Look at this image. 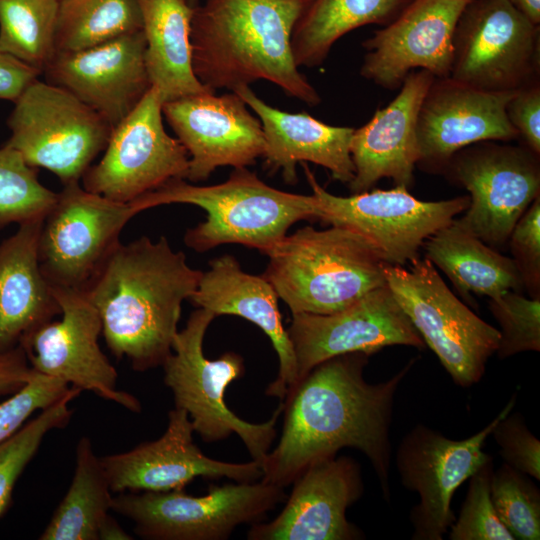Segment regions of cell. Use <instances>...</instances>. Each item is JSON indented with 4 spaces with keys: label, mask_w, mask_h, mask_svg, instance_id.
Wrapping results in <instances>:
<instances>
[{
    "label": "cell",
    "mask_w": 540,
    "mask_h": 540,
    "mask_svg": "<svg viewBox=\"0 0 540 540\" xmlns=\"http://www.w3.org/2000/svg\"><path fill=\"white\" fill-rule=\"evenodd\" d=\"M514 393L482 430L461 440L445 437L424 424L415 425L398 445L395 462L402 485L420 501L410 513L413 540H442L455 516L451 500L457 488L492 456L483 446L496 424L516 403Z\"/></svg>",
    "instance_id": "14"
},
{
    "label": "cell",
    "mask_w": 540,
    "mask_h": 540,
    "mask_svg": "<svg viewBox=\"0 0 540 540\" xmlns=\"http://www.w3.org/2000/svg\"><path fill=\"white\" fill-rule=\"evenodd\" d=\"M412 1L310 0L291 36L296 65H321L342 36L367 24L387 25Z\"/></svg>",
    "instance_id": "30"
},
{
    "label": "cell",
    "mask_w": 540,
    "mask_h": 540,
    "mask_svg": "<svg viewBox=\"0 0 540 540\" xmlns=\"http://www.w3.org/2000/svg\"><path fill=\"white\" fill-rule=\"evenodd\" d=\"M135 215L129 203L90 192L80 182L64 185L38 242L40 268L51 288L85 292Z\"/></svg>",
    "instance_id": "13"
},
{
    "label": "cell",
    "mask_w": 540,
    "mask_h": 540,
    "mask_svg": "<svg viewBox=\"0 0 540 540\" xmlns=\"http://www.w3.org/2000/svg\"><path fill=\"white\" fill-rule=\"evenodd\" d=\"M280 514L252 524L248 540H356L361 530L346 517L363 494L359 464L334 456L307 467L292 483Z\"/></svg>",
    "instance_id": "23"
},
{
    "label": "cell",
    "mask_w": 540,
    "mask_h": 540,
    "mask_svg": "<svg viewBox=\"0 0 540 540\" xmlns=\"http://www.w3.org/2000/svg\"><path fill=\"white\" fill-rule=\"evenodd\" d=\"M489 309L497 320L500 359L527 351H540V297H525L521 292L506 291L489 298Z\"/></svg>",
    "instance_id": "37"
},
{
    "label": "cell",
    "mask_w": 540,
    "mask_h": 540,
    "mask_svg": "<svg viewBox=\"0 0 540 540\" xmlns=\"http://www.w3.org/2000/svg\"><path fill=\"white\" fill-rule=\"evenodd\" d=\"M162 113L189 156L185 180L201 182L218 167L242 168L263 156L262 124L234 92H205L163 103Z\"/></svg>",
    "instance_id": "18"
},
{
    "label": "cell",
    "mask_w": 540,
    "mask_h": 540,
    "mask_svg": "<svg viewBox=\"0 0 540 540\" xmlns=\"http://www.w3.org/2000/svg\"><path fill=\"white\" fill-rule=\"evenodd\" d=\"M44 217L19 224L0 243V352L21 345L61 308L39 264Z\"/></svg>",
    "instance_id": "27"
},
{
    "label": "cell",
    "mask_w": 540,
    "mask_h": 540,
    "mask_svg": "<svg viewBox=\"0 0 540 540\" xmlns=\"http://www.w3.org/2000/svg\"><path fill=\"white\" fill-rule=\"evenodd\" d=\"M264 255L262 274L292 314H331L387 284L385 261L361 234L312 226L285 235Z\"/></svg>",
    "instance_id": "5"
},
{
    "label": "cell",
    "mask_w": 540,
    "mask_h": 540,
    "mask_svg": "<svg viewBox=\"0 0 540 540\" xmlns=\"http://www.w3.org/2000/svg\"><path fill=\"white\" fill-rule=\"evenodd\" d=\"M140 30L137 0H58L56 51L83 50Z\"/></svg>",
    "instance_id": "32"
},
{
    "label": "cell",
    "mask_w": 540,
    "mask_h": 540,
    "mask_svg": "<svg viewBox=\"0 0 540 540\" xmlns=\"http://www.w3.org/2000/svg\"><path fill=\"white\" fill-rule=\"evenodd\" d=\"M506 114L523 145L540 155V81L515 90L507 102Z\"/></svg>",
    "instance_id": "42"
},
{
    "label": "cell",
    "mask_w": 540,
    "mask_h": 540,
    "mask_svg": "<svg viewBox=\"0 0 540 540\" xmlns=\"http://www.w3.org/2000/svg\"><path fill=\"white\" fill-rule=\"evenodd\" d=\"M185 2L193 8L200 4V0H185Z\"/></svg>",
    "instance_id": "47"
},
{
    "label": "cell",
    "mask_w": 540,
    "mask_h": 540,
    "mask_svg": "<svg viewBox=\"0 0 540 540\" xmlns=\"http://www.w3.org/2000/svg\"><path fill=\"white\" fill-rule=\"evenodd\" d=\"M133 537L129 535L122 526L109 514L102 523L98 540H131Z\"/></svg>",
    "instance_id": "45"
},
{
    "label": "cell",
    "mask_w": 540,
    "mask_h": 540,
    "mask_svg": "<svg viewBox=\"0 0 540 540\" xmlns=\"http://www.w3.org/2000/svg\"><path fill=\"white\" fill-rule=\"evenodd\" d=\"M202 273L164 236L120 242L85 290L111 353L126 358L135 371L162 366L172 352L182 303Z\"/></svg>",
    "instance_id": "2"
},
{
    "label": "cell",
    "mask_w": 540,
    "mask_h": 540,
    "mask_svg": "<svg viewBox=\"0 0 540 540\" xmlns=\"http://www.w3.org/2000/svg\"><path fill=\"white\" fill-rule=\"evenodd\" d=\"M69 389L64 380L35 371L24 386L0 403V443L17 432L36 410L53 405Z\"/></svg>",
    "instance_id": "39"
},
{
    "label": "cell",
    "mask_w": 540,
    "mask_h": 540,
    "mask_svg": "<svg viewBox=\"0 0 540 540\" xmlns=\"http://www.w3.org/2000/svg\"><path fill=\"white\" fill-rule=\"evenodd\" d=\"M286 330L297 382L316 365L338 355L362 352L371 356L387 346H426L387 284L331 314H292Z\"/></svg>",
    "instance_id": "17"
},
{
    "label": "cell",
    "mask_w": 540,
    "mask_h": 540,
    "mask_svg": "<svg viewBox=\"0 0 540 540\" xmlns=\"http://www.w3.org/2000/svg\"><path fill=\"white\" fill-rule=\"evenodd\" d=\"M257 115L265 137L264 166L282 171L285 183H297L298 162H311L330 171L332 179L349 184L355 174L350 154L354 128L328 125L311 115L289 113L268 105L247 85L232 90Z\"/></svg>",
    "instance_id": "26"
},
{
    "label": "cell",
    "mask_w": 540,
    "mask_h": 540,
    "mask_svg": "<svg viewBox=\"0 0 540 540\" xmlns=\"http://www.w3.org/2000/svg\"><path fill=\"white\" fill-rule=\"evenodd\" d=\"M58 0H0V51L41 73L56 52Z\"/></svg>",
    "instance_id": "33"
},
{
    "label": "cell",
    "mask_w": 540,
    "mask_h": 540,
    "mask_svg": "<svg viewBox=\"0 0 540 540\" xmlns=\"http://www.w3.org/2000/svg\"><path fill=\"white\" fill-rule=\"evenodd\" d=\"M111 492L91 440L81 437L69 489L39 539L98 540L100 527L112 510Z\"/></svg>",
    "instance_id": "31"
},
{
    "label": "cell",
    "mask_w": 540,
    "mask_h": 540,
    "mask_svg": "<svg viewBox=\"0 0 540 540\" xmlns=\"http://www.w3.org/2000/svg\"><path fill=\"white\" fill-rule=\"evenodd\" d=\"M514 91H488L451 77L435 78L418 113L417 165L441 172L449 159L467 146L518 139L506 114Z\"/></svg>",
    "instance_id": "21"
},
{
    "label": "cell",
    "mask_w": 540,
    "mask_h": 540,
    "mask_svg": "<svg viewBox=\"0 0 540 540\" xmlns=\"http://www.w3.org/2000/svg\"><path fill=\"white\" fill-rule=\"evenodd\" d=\"M4 144L34 168H45L63 185L80 182L106 148L113 128L65 89L36 79L14 102Z\"/></svg>",
    "instance_id": "9"
},
{
    "label": "cell",
    "mask_w": 540,
    "mask_h": 540,
    "mask_svg": "<svg viewBox=\"0 0 540 540\" xmlns=\"http://www.w3.org/2000/svg\"><path fill=\"white\" fill-rule=\"evenodd\" d=\"M384 273L397 303L454 383L479 382L497 351L499 330L461 302L426 258L408 268L386 264Z\"/></svg>",
    "instance_id": "7"
},
{
    "label": "cell",
    "mask_w": 540,
    "mask_h": 540,
    "mask_svg": "<svg viewBox=\"0 0 540 540\" xmlns=\"http://www.w3.org/2000/svg\"><path fill=\"white\" fill-rule=\"evenodd\" d=\"M137 1L146 42V70L163 103L212 92L200 83L192 67L190 31L194 8L185 0Z\"/></svg>",
    "instance_id": "28"
},
{
    "label": "cell",
    "mask_w": 540,
    "mask_h": 540,
    "mask_svg": "<svg viewBox=\"0 0 540 540\" xmlns=\"http://www.w3.org/2000/svg\"><path fill=\"white\" fill-rule=\"evenodd\" d=\"M302 166L318 202V220L361 234L389 265L405 267L418 259L425 240L449 225L470 202L469 196L421 201L401 186L337 196L318 183L306 162Z\"/></svg>",
    "instance_id": "10"
},
{
    "label": "cell",
    "mask_w": 540,
    "mask_h": 540,
    "mask_svg": "<svg viewBox=\"0 0 540 540\" xmlns=\"http://www.w3.org/2000/svg\"><path fill=\"white\" fill-rule=\"evenodd\" d=\"M163 101L151 87L113 128L101 160L81 178L86 190L130 203L173 179H185L189 156L163 125Z\"/></svg>",
    "instance_id": "15"
},
{
    "label": "cell",
    "mask_w": 540,
    "mask_h": 540,
    "mask_svg": "<svg viewBox=\"0 0 540 540\" xmlns=\"http://www.w3.org/2000/svg\"><path fill=\"white\" fill-rule=\"evenodd\" d=\"M425 257L440 269L462 297H496L522 292L524 282L515 261L459 226L454 220L423 243Z\"/></svg>",
    "instance_id": "29"
},
{
    "label": "cell",
    "mask_w": 540,
    "mask_h": 540,
    "mask_svg": "<svg viewBox=\"0 0 540 540\" xmlns=\"http://www.w3.org/2000/svg\"><path fill=\"white\" fill-rule=\"evenodd\" d=\"M540 28L508 0H470L453 37L451 78L488 91L539 79Z\"/></svg>",
    "instance_id": "12"
},
{
    "label": "cell",
    "mask_w": 540,
    "mask_h": 540,
    "mask_svg": "<svg viewBox=\"0 0 540 540\" xmlns=\"http://www.w3.org/2000/svg\"><path fill=\"white\" fill-rule=\"evenodd\" d=\"M508 242L531 297H540V195L514 225Z\"/></svg>",
    "instance_id": "41"
},
{
    "label": "cell",
    "mask_w": 540,
    "mask_h": 540,
    "mask_svg": "<svg viewBox=\"0 0 540 540\" xmlns=\"http://www.w3.org/2000/svg\"><path fill=\"white\" fill-rule=\"evenodd\" d=\"M533 23H540V0H508Z\"/></svg>",
    "instance_id": "46"
},
{
    "label": "cell",
    "mask_w": 540,
    "mask_h": 540,
    "mask_svg": "<svg viewBox=\"0 0 540 540\" xmlns=\"http://www.w3.org/2000/svg\"><path fill=\"white\" fill-rule=\"evenodd\" d=\"M490 496L514 539H540V491L528 475L503 463L493 471Z\"/></svg>",
    "instance_id": "36"
},
{
    "label": "cell",
    "mask_w": 540,
    "mask_h": 540,
    "mask_svg": "<svg viewBox=\"0 0 540 540\" xmlns=\"http://www.w3.org/2000/svg\"><path fill=\"white\" fill-rule=\"evenodd\" d=\"M434 79L426 70L412 71L397 96L365 125L354 129L350 154L355 174L348 184L352 194L370 190L382 178L408 190L412 186L419 158L418 113Z\"/></svg>",
    "instance_id": "24"
},
{
    "label": "cell",
    "mask_w": 540,
    "mask_h": 540,
    "mask_svg": "<svg viewBox=\"0 0 540 540\" xmlns=\"http://www.w3.org/2000/svg\"><path fill=\"white\" fill-rule=\"evenodd\" d=\"M142 30L78 51H56L43 72L114 128L152 87Z\"/></svg>",
    "instance_id": "22"
},
{
    "label": "cell",
    "mask_w": 540,
    "mask_h": 540,
    "mask_svg": "<svg viewBox=\"0 0 540 540\" xmlns=\"http://www.w3.org/2000/svg\"><path fill=\"white\" fill-rule=\"evenodd\" d=\"M215 314L197 308L178 331L172 352L162 364L164 383L172 391L175 407L186 411L194 432L204 442L225 440L238 435L252 460L260 465L271 450L276 437V424L283 411L280 402L270 419L250 423L233 413L225 403V390L245 372L243 358L226 352L218 359L204 356L203 340Z\"/></svg>",
    "instance_id": "6"
},
{
    "label": "cell",
    "mask_w": 540,
    "mask_h": 540,
    "mask_svg": "<svg viewBox=\"0 0 540 540\" xmlns=\"http://www.w3.org/2000/svg\"><path fill=\"white\" fill-rule=\"evenodd\" d=\"M41 72L0 51V99L15 102Z\"/></svg>",
    "instance_id": "43"
},
{
    "label": "cell",
    "mask_w": 540,
    "mask_h": 540,
    "mask_svg": "<svg viewBox=\"0 0 540 540\" xmlns=\"http://www.w3.org/2000/svg\"><path fill=\"white\" fill-rule=\"evenodd\" d=\"M470 0H413L393 21L363 41L360 74L387 89L400 88L415 69L450 76L453 37Z\"/></svg>",
    "instance_id": "19"
},
{
    "label": "cell",
    "mask_w": 540,
    "mask_h": 540,
    "mask_svg": "<svg viewBox=\"0 0 540 540\" xmlns=\"http://www.w3.org/2000/svg\"><path fill=\"white\" fill-rule=\"evenodd\" d=\"M80 393L79 388L70 386L60 400L0 443V516L10 506L17 479L37 453L46 434L68 425L73 414L69 403Z\"/></svg>",
    "instance_id": "34"
},
{
    "label": "cell",
    "mask_w": 540,
    "mask_h": 540,
    "mask_svg": "<svg viewBox=\"0 0 540 540\" xmlns=\"http://www.w3.org/2000/svg\"><path fill=\"white\" fill-rule=\"evenodd\" d=\"M310 0H205L193 9L192 67L212 92L267 80L309 106L321 102L292 53L293 28Z\"/></svg>",
    "instance_id": "3"
},
{
    "label": "cell",
    "mask_w": 540,
    "mask_h": 540,
    "mask_svg": "<svg viewBox=\"0 0 540 540\" xmlns=\"http://www.w3.org/2000/svg\"><path fill=\"white\" fill-rule=\"evenodd\" d=\"M171 203L192 204L206 211L205 221L184 235L186 246L199 253L235 243L264 255L297 221L318 219L320 214L313 194L271 187L247 167L234 168L226 181L210 186L173 179L129 205L138 214Z\"/></svg>",
    "instance_id": "4"
},
{
    "label": "cell",
    "mask_w": 540,
    "mask_h": 540,
    "mask_svg": "<svg viewBox=\"0 0 540 540\" xmlns=\"http://www.w3.org/2000/svg\"><path fill=\"white\" fill-rule=\"evenodd\" d=\"M370 355L355 352L327 359L300 379L281 401L279 442L261 463L262 480L285 488L310 465L342 448L371 462L384 499L390 501V427L396 391L413 366L409 361L386 381L369 383Z\"/></svg>",
    "instance_id": "1"
},
{
    "label": "cell",
    "mask_w": 540,
    "mask_h": 540,
    "mask_svg": "<svg viewBox=\"0 0 540 540\" xmlns=\"http://www.w3.org/2000/svg\"><path fill=\"white\" fill-rule=\"evenodd\" d=\"M34 373L21 345L0 352V396L19 390Z\"/></svg>",
    "instance_id": "44"
},
{
    "label": "cell",
    "mask_w": 540,
    "mask_h": 540,
    "mask_svg": "<svg viewBox=\"0 0 540 540\" xmlns=\"http://www.w3.org/2000/svg\"><path fill=\"white\" fill-rule=\"evenodd\" d=\"M52 291L61 308V319L42 325L21 344L31 367L140 412V401L117 388L118 373L98 344L102 321L86 293Z\"/></svg>",
    "instance_id": "16"
},
{
    "label": "cell",
    "mask_w": 540,
    "mask_h": 540,
    "mask_svg": "<svg viewBox=\"0 0 540 540\" xmlns=\"http://www.w3.org/2000/svg\"><path fill=\"white\" fill-rule=\"evenodd\" d=\"M492 460L469 478L466 498L457 520L450 526L451 540H515L499 519L491 501Z\"/></svg>",
    "instance_id": "38"
},
{
    "label": "cell",
    "mask_w": 540,
    "mask_h": 540,
    "mask_svg": "<svg viewBox=\"0 0 540 540\" xmlns=\"http://www.w3.org/2000/svg\"><path fill=\"white\" fill-rule=\"evenodd\" d=\"M285 500L284 488L262 479L212 485L207 494L183 490L120 492L112 510L150 540H225L241 524L262 521Z\"/></svg>",
    "instance_id": "8"
},
{
    "label": "cell",
    "mask_w": 540,
    "mask_h": 540,
    "mask_svg": "<svg viewBox=\"0 0 540 540\" xmlns=\"http://www.w3.org/2000/svg\"><path fill=\"white\" fill-rule=\"evenodd\" d=\"M193 433L186 411L174 407L160 438L126 452L99 457L111 491L183 490L196 477H226L236 482L262 478L261 465L254 460L230 463L206 456L193 442Z\"/></svg>",
    "instance_id": "20"
},
{
    "label": "cell",
    "mask_w": 540,
    "mask_h": 540,
    "mask_svg": "<svg viewBox=\"0 0 540 540\" xmlns=\"http://www.w3.org/2000/svg\"><path fill=\"white\" fill-rule=\"evenodd\" d=\"M504 463L540 480V441L525 424L523 416L512 411L491 432Z\"/></svg>",
    "instance_id": "40"
},
{
    "label": "cell",
    "mask_w": 540,
    "mask_h": 540,
    "mask_svg": "<svg viewBox=\"0 0 540 540\" xmlns=\"http://www.w3.org/2000/svg\"><path fill=\"white\" fill-rule=\"evenodd\" d=\"M57 193L41 184L36 168L15 149L0 148V229L45 217Z\"/></svg>",
    "instance_id": "35"
},
{
    "label": "cell",
    "mask_w": 540,
    "mask_h": 540,
    "mask_svg": "<svg viewBox=\"0 0 540 540\" xmlns=\"http://www.w3.org/2000/svg\"><path fill=\"white\" fill-rule=\"evenodd\" d=\"M441 173L469 192V206L454 221L493 248L540 195L539 156L524 145L483 141L456 152Z\"/></svg>",
    "instance_id": "11"
},
{
    "label": "cell",
    "mask_w": 540,
    "mask_h": 540,
    "mask_svg": "<svg viewBox=\"0 0 540 540\" xmlns=\"http://www.w3.org/2000/svg\"><path fill=\"white\" fill-rule=\"evenodd\" d=\"M197 289L188 299L215 314L236 315L258 326L270 339L279 360L278 373L265 394L281 401L297 382L294 351L282 324L278 295L261 276L244 272L237 259L225 254L209 261Z\"/></svg>",
    "instance_id": "25"
}]
</instances>
